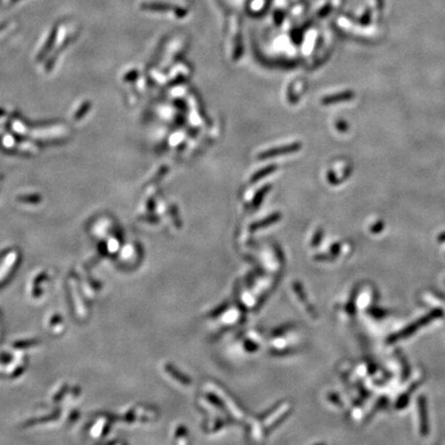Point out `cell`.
<instances>
[{"mask_svg":"<svg viewBox=\"0 0 445 445\" xmlns=\"http://www.w3.org/2000/svg\"><path fill=\"white\" fill-rule=\"evenodd\" d=\"M300 146L301 145L299 143H293V144L276 147V148H273V150H269V151H266V152H263L262 154H260L259 155V159H269V158L276 157V156H279V155H285V154L294 153L296 151L300 150Z\"/></svg>","mask_w":445,"mask_h":445,"instance_id":"cell-1","label":"cell"},{"mask_svg":"<svg viewBox=\"0 0 445 445\" xmlns=\"http://www.w3.org/2000/svg\"><path fill=\"white\" fill-rule=\"evenodd\" d=\"M350 97V94L348 93H340V94H334L329 95L323 99L324 104H330V103H336L343 100H347Z\"/></svg>","mask_w":445,"mask_h":445,"instance_id":"cell-2","label":"cell"},{"mask_svg":"<svg viewBox=\"0 0 445 445\" xmlns=\"http://www.w3.org/2000/svg\"><path fill=\"white\" fill-rule=\"evenodd\" d=\"M274 169H275V167H274V166H270V167H267V168H265V169L261 170V171H259V172H258L257 174H255V175H254V177L252 179V181H253V182H255V181H258V180L262 179L263 176H265V175H267V174L271 173V171H273Z\"/></svg>","mask_w":445,"mask_h":445,"instance_id":"cell-3","label":"cell"}]
</instances>
